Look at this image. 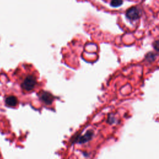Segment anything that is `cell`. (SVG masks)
<instances>
[{"mask_svg": "<svg viewBox=\"0 0 159 159\" xmlns=\"http://www.w3.org/2000/svg\"><path fill=\"white\" fill-rule=\"evenodd\" d=\"M13 77L22 93L30 94L37 89L39 75L31 65H22L14 71Z\"/></svg>", "mask_w": 159, "mask_h": 159, "instance_id": "6da1fadb", "label": "cell"}, {"mask_svg": "<svg viewBox=\"0 0 159 159\" xmlns=\"http://www.w3.org/2000/svg\"><path fill=\"white\" fill-rule=\"evenodd\" d=\"M125 16L131 20H137L141 16V11L137 6H132L127 10Z\"/></svg>", "mask_w": 159, "mask_h": 159, "instance_id": "7a4b0ae2", "label": "cell"}, {"mask_svg": "<svg viewBox=\"0 0 159 159\" xmlns=\"http://www.w3.org/2000/svg\"><path fill=\"white\" fill-rule=\"evenodd\" d=\"M4 102L6 106L11 108H16L19 104L17 98L12 94H6L4 97Z\"/></svg>", "mask_w": 159, "mask_h": 159, "instance_id": "3957f363", "label": "cell"}, {"mask_svg": "<svg viewBox=\"0 0 159 159\" xmlns=\"http://www.w3.org/2000/svg\"><path fill=\"white\" fill-rule=\"evenodd\" d=\"M39 97L40 99L46 104H50L53 100V97L51 94H48L47 92L42 91L39 94Z\"/></svg>", "mask_w": 159, "mask_h": 159, "instance_id": "277c9868", "label": "cell"}, {"mask_svg": "<svg viewBox=\"0 0 159 159\" xmlns=\"http://www.w3.org/2000/svg\"><path fill=\"white\" fill-rule=\"evenodd\" d=\"M155 57H156V55L154 53L150 52L149 53H148L146 55H145V59L149 61V62H152L153 61L155 60Z\"/></svg>", "mask_w": 159, "mask_h": 159, "instance_id": "5b68a950", "label": "cell"}, {"mask_svg": "<svg viewBox=\"0 0 159 159\" xmlns=\"http://www.w3.org/2000/svg\"><path fill=\"white\" fill-rule=\"evenodd\" d=\"M123 4V0H112L111 1V6L113 7H117Z\"/></svg>", "mask_w": 159, "mask_h": 159, "instance_id": "8992f818", "label": "cell"}, {"mask_svg": "<svg viewBox=\"0 0 159 159\" xmlns=\"http://www.w3.org/2000/svg\"><path fill=\"white\" fill-rule=\"evenodd\" d=\"M153 47L155 50L157 52H159V40H156L153 43Z\"/></svg>", "mask_w": 159, "mask_h": 159, "instance_id": "52a82bcc", "label": "cell"}]
</instances>
